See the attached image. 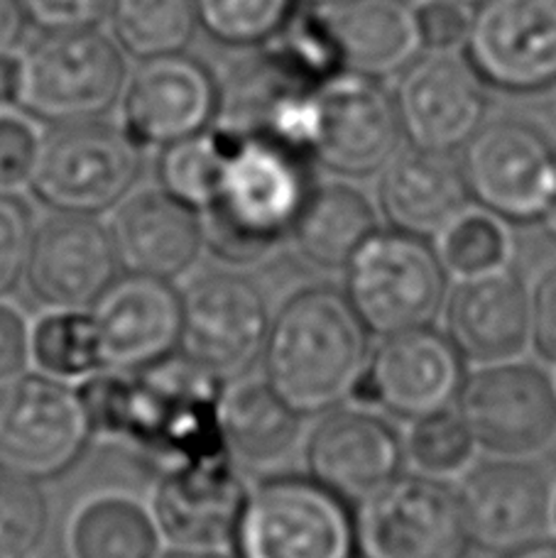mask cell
Wrapping results in <instances>:
<instances>
[{"label": "cell", "instance_id": "obj_1", "mask_svg": "<svg viewBox=\"0 0 556 558\" xmlns=\"http://www.w3.org/2000/svg\"><path fill=\"white\" fill-rule=\"evenodd\" d=\"M76 390L94 438L141 456L157 475L228 453L218 422L223 380L184 355L143 371H101Z\"/></svg>", "mask_w": 556, "mask_h": 558}, {"label": "cell", "instance_id": "obj_2", "mask_svg": "<svg viewBox=\"0 0 556 558\" xmlns=\"http://www.w3.org/2000/svg\"><path fill=\"white\" fill-rule=\"evenodd\" d=\"M371 331L334 287L294 292L270 322L265 383L297 414H324L351 397L371 357Z\"/></svg>", "mask_w": 556, "mask_h": 558}, {"label": "cell", "instance_id": "obj_3", "mask_svg": "<svg viewBox=\"0 0 556 558\" xmlns=\"http://www.w3.org/2000/svg\"><path fill=\"white\" fill-rule=\"evenodd\" d=\"M228 131L216 192L198 216L204 245L218 260L253 265L292 235L297 214L312 192L306 155L273 137Z\"/></svg>", "mask_w": 556, "mask_h": 558}, {"label": "cell", "instance_id": "obj_4", "mask_svg": "<svg viewBox=\"0 0 556 558\" xmlns=\"http://www.w3.org/2000/svg\"><path fill=\"white\" fill-rule=\"evenodd\" d=\"M128 82L123 49L94 27L45 29L17 52L13 106L35 121L64 125L104 118Z\"/></svg>", "mask_w": 556, "mask_h": 558}, {"label": "cell", "instance_id": "obj_5", "mask_svg": "<svg viewBox=\"0 0 556 558\" xmlns=\"http://www.w3.org/2000/svg\"><path fill=\"white\" fill-rule=\"evenodd\" d=\"M233 558H361L351 502L310 475H273L247 490Z\"/></svg>", "mask_w": 556, "mask_h": 558}, {"label": "cell", "instance_id": "obj_6", "mask_svg": "<svg viewBox=\"0 0 556 558\" xmlns=\"http://www.w3.org/2000/svg\"><path fill=\"white\" fill-rule=\"evenodd\" d=\"M143 153L121 123L92 118L57 125L45 135L29 192L57 214L111 211L141 179Z\"/></svg>", "mask_w": 556, "mask_h": 558}, {"label": "cell", "instance_id": "obj_7", "mask_svg": "<svg viewBox=\"0 0 556 558\" xmlns=\"http://www.w3.org/2000/svg\"><path fill=\"white\" fill-rule=\"evenodd\" d=\"M346 296L371 333L432 326L446 299V267L430 241L375 231L346 265Z\"/></svg>", "mask_w": 556, "mask_h": 558}, {"label": "cell", "instance_id": "obj_8", "mask_svg": "<svg viewBox=\"0 0 556 558\" xmlns=\"http://www.w3.org/2000/svg\"><path fill=\"white\" fill-rule=\"evenodd\" d=\"M76 387L43 373L0 383V471L43 483L67 473L92 441Z\"/></svg>", "mask_w": 556, "mask_h": 558}, {"label": "cell", "instance_id": "obj_9", "mask_svg": "<svg viewBox=\"0 0 556 558\" xmlns=\"http://www.w3.org/2000/svg\"><path fill=\"white\" fill-rule=\"evenodd\" d=\"M473 202L510 223H537L556 202V145L537 125L505 118L483 125L463 153Z\"/></svg>", "mask_w": 556, "mask_h": 558}, {"label": "cell", "instance_id": "obj_10", "mask_svg": "<svg viewBox=\"0 0 556 558\" xmlns=\"http://www.w3.org/2000/svg\"><path fill=\"white\" fill-rule=\"evenodd\" d=\"M361 558H463L471 539L456 487L432 475H397L355 514Z\"/></svg>", "mask_w": 556, "mask_h": 558}, {"label": "cell", "instance_id": "obj_11", "mask_svg": "<svg viewBox=\"0 0 556 558\" xmlns=\"http://www.w3.org/2000/svg\"><path fill=\"white\" fill-rule=\"evenodd\" d=\"M456 402L475 444L498 458L534 456L556 438V383L534 363L483 365Z\"/></svg>", "mask_w": 556, "mask_h": 558}, {"label": "cell", "instance_id": "obj_12", "mask_svg": "<svg viewBox=\"0 0 556 558\" xmlns=\"http://www.w3.org/2000/svg\"><path fill=\"white\" fill-rule=\"evenodd\" d=\"M180 355L216 377H235L251 367L270 331L265 294L238 272H206L182 292Z\"/></svg>", "mask_w": 556, "mask_h": 558}, {"label": "cell", "instance_id": "obj_13", "mask_svg": "<svg viewBox=\"0 0 556 558\" xmlns=\"http://www.w3.org/2000/svg\"><path fill=\"white\" fill-rule=\"evenodd\" d=\"M402 128L395 98L377 78L336 72L316 86L310 157L341 177H371L387 167Z\"/></svg>", "mask_w": 556, "mask_h": 558}, {"label": "cell", "instance_id": "obj_14", "mask_svg": "<svg viewBox=\"0 0 556 558\" xmlns=\"http://www.w3.org/2000/svg\"><path fill=\"white\" fill-rule=\"evenodd\" d=\"M466 383L463 355L432 326L383 338L351 397L404 422L451 410Z\"/></svg>", "mask_w": 556, "mask_h": 558}, {"label": "cell", "instance_id": "obj_15", "mask_svg": "<svg viewBox=\"0 0 556 558\" xmlns=\"http://www.w3.org/2000/svg\"><path fill=\"white\" fill-rule=\"evenodd\" d=\"M466 59L481 82L512 94L556 82V0H481Z\"/></svg>", "mask_w": 556, "mask_h": 558}, {"label": "cell", "instance_id": "obj_16", "mask_svg": "<svg viewBox=\"0 0 556 558\" xmlns=\"http://www.w3.org/2000/svg\"><path fill=\"white\" fill-rule=\"evenodd\" d=\"M218 118V78L184 52L143 59L121 94V125L143 149L211 128Z\"/></svg>", "mask_w": 556, "mask_h": 558}, {"label": "cell", "instance_id": "obj_17", "mask_svg": "<svg viewBox=\"0 0 556 558\" xmlns=\"http://www.w3.org/2000/svg\"><path fill=\"white\" fill-rule=\"evenodd\" d=\"M459 495L471 546L508 554L542 539L552 522V483L522 458H495L461 477Z\"/></svg>", "mask_w": 556, "mask_h": 558}, {"label": "cell", "instance_id": "obj_18", "mask_svg": "<svg viewBox=\"0 0 556 558\" xmlns=\"http://www.w3.org/2000/svg\"><path fill=\"white\" fill-rule=\"evenodd\" d=\"M88 312L104 371H143L180 351L182 296L170 279L116 277Z\"/></svg>", "mask_w": 556, "mask_h": 558}, {"label": "cell", "instance_id": "obj_19", "mask_svg": "<svg viewBox=\"0 0 556 558\" xmlns=\"http://www.w3.org/2000/svg\"><path fill=\"white\" fill-rule=\"evenodd\" d=\"M395 108L412 147L451 155L483 128V82L469 59L444 52L414 59L397 86Z\"/></svg>", "mask_w": 556, "mask_h": 558}, {"label": "cell", "instance_id": "obj_20", "mask_svg": "<svg viewBox=\"0 0 556 558\" xmlns=\"http://www.w3.org/2000/svg\"><path fill=\"white\" fill-rule=\"evenodd\" d=\"M116 277L113 238L96 216L55 214L35 228L25 282L37 302L49 308H88Z\"/></svg>", "mask_w": 556, "mask_h": 558}, {"label": "cell", "instance_id": "obj_21", "mask_svg": "<svg viewBox=\"0 0 556 558\" xmlns=\"http://www.w3.org/2000/svg\"><path fill=\"white\" fill-rule=\"evenodd\" d=\"M304 458L310 477L353 505L400 475L404 441L383 416L359 407H334L306 438Z\"/></svg>", "mask_w": 556, "mask_h": 558}, {"label": "cell", "instance_id": "obj_22", "mask_svg": "<svg viewBox=\"0 0 556 558\" xmlns=\"http://www.w3.org/2000/svg\"><path fill=\"white\" fill-rule=\"evenodd\" d=\"M247 487L228 453L157 475L150 507L172 549H221L233 542Z\"/></svg>", "mask_w": 556, "mask_h": 558}, {"label": "cell", "instance_id": "obj_23", "mask_svg": "<svg viewBox=\"0 0 556 558\" xmlns=\"http://www.w3.org/2000/svg\"><path fill=\"white\" fill-rule=\"evenodd\" d=\"M446 336L463 361H512L532 338L528 284L508 267L463 277L446 302Z\"/></svg>", "mask_w": 556, "mask_h": 558}, {"label": "cell", "instance_id": "obj_24", "mask_svg": "<svg viewBox=\"0 0 556 558\" xmlns=\"http://www.w3.org/2000/svg\"><path fill=\"white\" fill-rule=\"evenodd\" d=\"M108 231L118 265L133 275L180 277L206 247L202 216L162 186L128 194L116 206Z\"/></svg>", "mask_w": 556, "mask_h": 558}, {"label": "cell", "instance_id": "obj_25", "mask_svg": "<svg viewBox=\"0 0 556 558\" xmlns=\"http://www.w3.org/2000/svg\"><path fill=\"white\" fill-rule=\"evenodd\" d=\"M377 196L383 216L395 231L424 241L439 235L471 202L461 165L446 153L416 147L387 162Z\"/></svg>", "mask_w": 556, "mask_h": 558}, {"label": "cell", "instance_id": "obj_26", "mask_svg": "<svg viewBox=\"0 0 556 558\" xmlns=\"http://www.w3.org/2000/svg\"><path fill=\"white\" fill-rule=\"evenodd\" d=\"M324 15L343 72L368 78L400 74L424 47L416 8L407 0H346Z\"/></svg>", "mask_w": 556, "mask_h": 558}, {"label": "cell", "instance_id": "obj_27", "mask_svg": "<svg viewBox=\"0 0 556 558\" xmlns=\"http://www.w3.org/2000/svg\"><path fill=\"white\" fill-rule=\"evenodd\" d=\"M67 558H162L165 536L150 500L104 490L78 500L64 526Z\"/></svg>", "mask_w": 556, "mask_h": 558}, {"label": "cell", "instance_id": "obj_28", "mask_svg": "<svg viewBox=\"0 0 556 558\" xmlns=\"http://www.w3.org/2000/svg\"><path fill=\"white\" fill-rule=\"evenodd\" d=\"M218 422L226 451L238 468L280 463L302 434V414H297L270 385L255 380L223 390Z\"/></svg>", "mask_w": 556, "mask_h": 558}, {"label": "cell", "instance_id": "obj_29", "mask_svg": "<svg viewBox=\"0 0 556 558\" xmlns=\"http://www.w3.org/2000/svg\"><path fill=\"white\" fill-rule=\"evenodd\" d=\"M377 231L371 198L343 182L312 186L292 226V238L306 260L341 270Z\"/></svg>", "mask_w": 556, "mask_h": 558}, {"label": "cell", "instance_id": "obj_30", "mask_svg": "<svg viewBox=\"0 0 556 558\" xmlns=\"http://www.w3.org/2000/svg\"><path fill=\"white\" fill-rule=\"evenodd\" d=\"M29 361L37 373L62 383H84L104 371L88 308H49L29 326Z\"/></svg>", "mask_w": 556, "mask_h": 558}, {"label": "cell", "instance_id": "obj_31", "mask_svg": "<svg viewBox=\"0 0 556 558\" xmlns=\"http://www.w3.org/2000/svg\"><path fill=\"white\" fill-rule=\"evenodd\" d=\"M113 39L137 59L184 52L198 25L194 0H111Z\"/></svg>", "mask_w": 556, "mask_h": 558}, {"label": "cell", "instance_id": "obj_32", "mask_svg": "<svg viewBox=\"0 0 556 558\" xmlns=\"http://www.w3.org/2000/svg\"><path fill=\"white\" fill-rule=\"evenodd\" d=\"M226 149L228 131L223 125H211L202 133L162 147L160 159H157L160 186L180 202L202 211L216 192Z\"/></svg>", "mask_w": 556, "mask_h": 558}, {"label": "cell", "instance_id": "obj_33", "mask_svg": "<svg viewBox=\"0 0 556 558\" xmlns=\"http://www.w3.org/2000/svg\"><path fill=\"white\" fill-rule=\"evenodd\" d=\"M442 263L459 277H471L505 267L510 241L498 218L488 211H466L436 235Z\"/></svg>", "mask_w": 556, "mask_h": 558}, {"label": "cell", "instance_id": "obj_34", "mask_svg": "<svg viewBox=\"0 0 556 558\" xmlns=\"http://www.w3.org/2000/svg\"><path fill=\"white\" fill-rule=\"evenodd\" d=\"M196 20L223 45H265L294 15V0H194Z\"/></svg>", "mask_w": 556, "mask_h": 558}, {"label": "cell", "instance_id": "obj_35", "mask_svg": "<svg viewBox=\"0 0 556 558\" xmlns=\"http://www.w3.org/2000/svg\"><path fill=\"white\" fill-rule=\"evenodd\" d=\"M265 49L312 84H322L336 72H343L324 10L292 15L280 33L267 39Z\"/></svg>", "mask_w": 556, "mask_h": 558}, {"label": "cell", "instance_id": "obj_36", "mask_svg": "<svg viewBox=\"0 0 556 558\" xmlns=\"http://www.w3.org/2000/svg\"><path fill=\"white\" fill-rule=\"evenodd\" d=\"M475 438L459 412H439L412 422L404 441V456L424 475L444 477L461 473L475 453Z\"/></svg>", "mask_w": 556, "mask_h": 558}, {"label": "cell", "instance_id": "obj_37", "mask_svg": "<svg viewBox=\"0 0 556 558\" xmlns=\"http://www.w3.org/2000/svg\"><path fill=\"white\" fill-rule=\"evenodd\" d=\"M47 522V497L39 483L0 471V558L33 556Z\"/></svg>", "mask_w": 556, "mask_h": 558}, {"label": "cell", "instance_id": "obj_38", "mask_svg": "<svg viewBox=\"0 0 556 558\" xmlns=\"http://www.w3.org/2000/svg\"><path fill=\"white\" fill-rule=\"evenodd\" d=\"M43 143L39 121L13 104L0 106V194L17 196L29 189Z\"/></svg>", "mask_w": 556, "mask_h": 558}, {"label": "cell", "instance_id": "obj_39", "mask_svg": "<svg viewBox=\"0 0 556 558\" xmlns=\"http://www.w3.org/2000/svg\"><path fill=\"white\" fill-rule=\"evenodd\" d=\"M35 226L15 194H0V299L25 277Z\"/></svg>", "mask_w": 556, "mask_h": 558}, {"label": "cell", "instance_id": "obj_40", "mask_svg": "<svg viewBox=\"0 0 556 558\" xmlns=\"http://www.w3.org/2000/svg\"><path fill=\"white\" fill-rule=\"evenodd\" d=\"M416 23H420L424 47L449 52L454 47L466 45L471 17L466 13V5L451 3V0H426L416 8Z\"/></svg>", "mask_w": 556, "mask_h": 558}, {"label": "cell", "instance_id": "obj_41", "mask_svg": "<svg viewBox=\"0 0 556 558\" xmlns=\"http://www.w3.org/2000/svg\"><path fill=\"white\" fill-rule=\"evenodd\" d=\"M111 0H23L27 17L43 29L94 27Z\"/></svg>", "mask_w": 556, "mask_h": 558}, {"label": "cell", "instance_id": "obj_42", "mask_svg": "<svg viewBox=\"0 0 556 558\" xmlns=\"http://www.w3.org/2000/svg\"><path fill=\"white\" fill-rule=\"evenodd\" d=\"M29 324L15 304L0 299V383L27 373L29 367Z\"/></svg>", "mask_w": 556, "mask_h": 558}, {"label": "cell", "instance_id": "obj_43", "mask_svg": "<svg viewBox=\"0 0 556 558\" xmlns=\"http://www.w3.org/2000/svg\"><path fill=\"white\" fill-rule=\"evenodd\" d=\"M532 343L537 353L556 365V265L532 289Z\"/></svg>", "mask_w": 556, "mask_h": 558}, {"label": "cell", "instance_id": "obj_44", "mask_svg": "<svg viewBox=\"0 0 556 558\" xmlns=\"http://www.w3.org/2000/svg\"><path fill=\"white\" fill-rule=\"evenodd\" d=\"M29 23L23 0H0V57L17 52Z\"/></svg>", "mask_w": 556, "mask_h": 558}, {"label": "cell", "instance_id": "obj_45", "mask_svg": "<svg viewBox=\"0 0 556 558\" xmlns=\"http://www.w3.org/2000/svg\"><path fill=\"white\" fill-rule=\"evenodd\" d=\"M500 558H556V542L537 539L532 544L520 546V549H512L508 554H503Z\"/></svg>", "mask_w": 556, "mask_h": 558}, {"label": "cell", "instance_id": "obj_46", "mask_svg": "<svg viewBox=\"0 0 556 558\" xmlns=\"http://www.w3.org/2000/svg\"><path fill=\"white\" fill-rule=\"evenodd\" d=\"M162 558H231L221 554V549H172L165 551Z\"/></svg>", "mask_w": 556, "mask_h": 558}, {"label": "cell", "instance_id": "obj_47", "mask_svg": "<svg viewBox=\"0 0 556 558\" xmlns=\"http://www.w3.org/2000/svg\"><path fill=\"white\" fill-rule=\"evenodd\" d=\"M540 226H542L544 235H547L552 243H556V202L547 208V214L540 218Z\"/></svg>", "mask_w": 556, "mask_h": 558}, {"label": "cell", "instance_id": "obj_48", "mask_svg": "<svg viewBox=\"0 0 556 558\" xmlns=\"http://www.w3.org/2000/svg\"><path fill=\"white\" fill-rule=\"evenodd\" d=\"M304 3L316 5V8H331V5H339L346 3V0H304Z\"/></svg>", "mask_w": 556, "mask_h": 558}, {"label": "cell", "instance_id": "obj_49", "mask_svg": "<svg viewBox=\"0 0 556 558\" xmlns=\"http://www.w3.org/2000/svg\"><path fill=\"white\" fill-rule=\"evenodd\" d=\"M451 3H459V5H479L481 0H451Z\"/></svg>", "mask_w": 556, "mask_h": 558}, {"label": "cell", "instance_id": "obj_50", "mask_svg": "<svg viewBox=\"0 0 556 558\" xmlns=\"http://www.w3.org/2000/svg\"><path fill=\"white\" fill-rule=\"evenodd\" d=\"M552 522L556 524V495H554V502H552Z\"/></svg>", "mask_w": 556, "mask_h": 558}]
</instances>
